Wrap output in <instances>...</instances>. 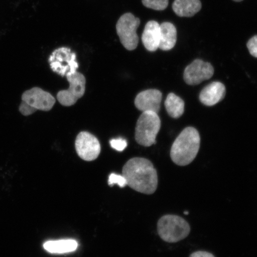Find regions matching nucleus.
<instances>
[{
    "label": "nucleus",
    "mask_w": 257,
    "mask_h": 257,
    "mask_svg": "<svg viewBox=\"0 0 257 257\" xmlns=\"http://www.w3.org/2000/svg\"><path fill=\"white\" fill-rule=\"evenodd\" d=\"M78 243L73 239H62L47 241L44 244V248L51 253H65L75 251Z\"/></svg>",
    "instance_id": "obj_16"
},
{
    "label": "nucleus",
    "mask_w": 257,
    "mask_h": 257,
    "mask_svg": "<svg viewBox=\"0 0 257 257\" xmlns=\"http://www.w3.org/2000/svg\"><path fill=\"white\" fill-rule=\"evenodd\" d=\"M56 103V99L50 93L38 87L25 91L19 111L24 116H29L38 110L48 111Z\"/></svg>",
    "instance_id": "obj_3"
},
{
    "label": "nucleus",
    "mask_w": 257,
    "mask_h": 257,
    "mask_svg": "<svg viewBox=\"0 0 257 257\" xmlns=\"http://www.w3.org/2000/svg\"><path fill=\"white\" fill-rule=\"evenodd\" d=\"M226 95V88L222 83L213 82L202 90L200 100L205 105L213 106L219 102Z\"/></svg>",
    "instance_id": "obj_12"
},
{
    "label": "nucleus",
    "mask_w": 257,
    "mask_h": 257,
    "mask_svg": "<svg viewBox=\"0 0 257 257\" xmlns=\"http://www.w3.org/2000/svg\"><path fill=\"white\" fill-rule=\"evenodd\" d=\"M157 231L161 238L165 242L175 243L185 239L191 232V227L184 218L168 214L159 220Z\"/></svg>",
    "instance_id": "obj_4"
},
{
    "label": "nucleus",
    "mask_w": 257,
    "mask_h": 257,
    "mask_svg": "<svg viewBox=\"0 0 257 257\" xmlns=\"http://www.w3.org/2000/svg\"><path fill=\"white\" fill-rule=\"evenodd\" d=\"M161 127L158 113L153 111H144L137 121L136 140L144 147H150L156 143V137Z\"/></svg>",
    "instance_id": "obj_5"
},
{
    "label": "nucleus",
    "mask_w": 257,
    "mask_h": 257,
    "mask_svg": "<svg viewBox=\"0 0 257 257\" xmlns=\"http://www.w3.org/2000/svg\"><path fill=\"white\" fill-rule=\"evenodd\" d=\"M162 100V93L159 90L151 89L141 92L135 99V105L138 110L153 111L158 113Z\"/></svg>",
    "instance_id": "obj_11"
},
{
    "label": "nucleus",
    "mask_w": 257,
    "mask_h": 257,
    "mask_svg": "<svg viewBox=\"0 0 257 257\" xmlns=\"http://www.w3.org/2000/svg\"><path fill=\"white\" fill-rule=\"evenodd\" d=\"M77 153L80 159L91 162L98 158L101 152V146L97 138L88 132H81L75 141Z\"/></svg>",
    "instance_id": "obj_9"
},
{
    "label": "nucleus",
    "mask_w": 257,
    "mask_h": 257,
    "mask_svg": "<svg viewBox=\"0 0 257 257\" xmlns=\"http://www.w3.org/2000/svg\"><path fill=\"white\" fill-rule=\"evenodd\" d=\"M110 146L117 152H123L126 149L127 143V141L122 138H118V139H112L110 141Z\"/></svg>",
    "instance_id": "obj_20"
},
{
    "label": "nucleus",
    "mask_w": 257,
    "mask_h": 257,
    "mask_svg": "<svg viewBox=\"0 0 257 257\" xmlns=\"http://www.w3.org/2000/svg\"><path fill=\"white\" fill-rule=\"evenodd\" d=\"M172 8L180 17H192L201 9L200 0H175Z\"/></svg>",
    "instance_id": "obj_15"
},
{
    "label": "nucleus",
    "mask_w": 257,
    "mask_h": 257,
    "mask_svg": "<svg viewBox=\"0 0 257 257\" xmlns=\"http://www.w3.org/2000/svg\"><path fill=\"white\" fill-rule=\"evenodd\" d=\"M200 142V134L195 128H184L172 145L170 157L173 162L180 166L189 165L197 156Z\"/></svg>",
    "instance_id": "obj_2"
},
{
    "label": "nucleus",
    "mask_w": 257,
    "mask_h": 257,
    "mask_svg": "<svg viewBox=\"0 0 257 257\" xmlns=\"http://www.w3.org/2000/svg\"><path fill=\"white\" fill-rule=\"evenodd\" d=\"M66 78L69 83V88L58 92L57 98L61 104L69 107L84 95L86 79L82 73L78 72L67 75Z\"/></svg>",
    "instance_id": "obj_8"
},
{
    "label": "nucleus",
    "mask_w": 257,
    "mask_h": 257,
    "mask_svg": "<svg viewBox=\"0 0 257 257\" xmlns=\"http://www.w3.org/2000/svg\"><path fill=\"white\" fill-rule=\"evenodd\" d=\"M127 185L135 191L153 194L158 185L157 170L150 160L136 157L128 161L122 170Z\"/></svg>",
    "instance_id": "obj_1"
},
{
    "label": "nucleus",
    "mask_w": 257,
    "mask_h": 257,
    "mask_svg": "<svg viewBox=\"0 0 257 257\" xmlns=\"http://www.w3.org/2000/svg\"><path fill=\"white\" fill-rule=\"evenodd\" d=\"M167 112L170 117L178 118L181 117L185 110V102L179 96L170 93L165 102Z\"/></svg>",
    "instance_id": "obj_17"
},
{
    "label": "nucleus",
    "mask_w": 257,
    "mask_h": 257,
    "mask_svg": "<svg viewBox=\"0 0 257 257\" xmlns=\"http://www.w3.org/2000/svg\"><path fill=\"white\" fill-rule=\"evenodd\" d=\"M142 3L145 7L161 11L168 8L169 0H142Z\"/></svg>",
    "instance_id": "obj_18"
},
{
    "label": "nucleus",
    "mask_w": 257,
    "mask_h": 257,
    "mask_svg": "<svg viewBox=\"0 0 257 257\" xmlns=\"http://www.w3.org/2000/svg\"><path fill=\"white\" fill-rule=\"evenodd\" d=\"M247 47L253 57L257 58V35L250 38L247 43Z\"/></svg>",
    "instance_id": "obj_21"
},
{
    "label": "nucleus",
    "mask_w": 257,
    "mask_h": 257,
    "mask_svg": "<svg viewBox=\"0 0 257 257\" xmlns=\"http://www.w3.org/2000/svg\"><path fill=\"white\" fill-rule=\"evenodd\" d=\"M48 62L51 70L62 77L75 73L79 67L76 54L68 47H60L54 50Z\"/></svg>",
    "instance_id": "obj_7"
},
{
    "label": "nucleus",
    "mask_w": 257,
    "mask_h": 257,
    "mask_svg": "<svg viewBox=\"0 0 257 257\" xmlns=\"http://www.w3.org/2000/svg\"><path fill=\"white\" fill-rule=\"evenodd\" d=\"M140 23V19L135 17L131 13H126L122 15L117 22L118 36L122 45L128 51L136 50L138 47L139 37L137 31Z\"/></svg>",
    "instance_id": "obj_6"
},
{
    "label": "nucleus",
    "mask_w": 257,
    "mask_h": 257,
    "mask_svg": "<svg viewBox=\"0 0 257 257\" xmlns=\"http://www.w3.org/2000/svg\"><path fill=\"white\" fill-rule=\"evenodd\" d=\"M160 25L158 22L150 21L145 27L142 35V41L148 51H156L159 47Z\"/></svg>",
    "instance_id": "obj_13"
},
{
    "label": "nucleus",
    "mask_w": 257,
    "mask_h": 257,
    "mask_svg": "<svg viewBox=\"0 0 257 257\" xmlns=\"http://www.w3.org/2000/svg\"><path fill=\"white\" fill-rule=\"evenodd\" d=\"M189 257H215L211 253L206 251H197L192 253Z\"/></svg>",
    "instance_id": "obj_22"
},
{
    "label": "nucleus",
    "mask_w": 257,
    "mask_h": 257,
    "mask_svg": "<svg viewBox=\"0 0 257 257\" xmlns=\"http://www.w3.org/2000/svg\"><path fill=\"white\" fill-rule=\"evenodd\" d=\"M160 27V50L169 51L175 47L177 41V31L175 25L170 22H164Z\"/></svg>",
    "instance_id": "obj_14"
},
{
    "label": "nucleus",
    "mask_w": 257,
    "mask_h": 257,
    "mask_svg": "<svg viewBox=\"0 0 257 257\" xmlns=\"http://www.w3.org/2000/svg\"><path fill=\"white\" fill-rule=\"evenodd\" d=\"M108 183L110 186L117 184L121 188H123L127 185L126 180L124 177L123 175L115 174V173H112L109 176Z\"/></svg>",
    "instance_id": "obj_19"
},
{
    "label": "nucleus",
    "mask_w": 257,
    "mask_h": 257,
    "mask_svg": "<svg viewBox=\"0 0 257 257\" xmlns=\"http://www.w3.org/2000/svg\"><path fill=\"white\" fill-rule=\"evenodd\" d=\"M214 72L213 67L210 63L197 59L186 67L184 80L189 85H197L211 78Z\"/></svg>",
    "instance_id": "obj_10"
},
{
    "label": "nucleus",
    "mask_w": 257,
    "mask_h": 257,
    "mask_svg": "<svg viewBox=\"0 0 257 257\" xmlns=\"http://www.w3.org/2000/svg\"><path fill=\"white\" fill-rule=\"evenodd\" d=\"M233 1L236 2H242V0H233Z\"/></svg>",
    "instance_id": "obj_23"
}]
</instances>
